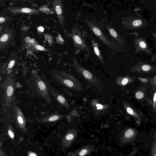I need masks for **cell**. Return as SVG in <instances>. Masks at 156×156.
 Segmentation results:
<instances>
[{
	"label": "cell",
	"instance_id": "obj_1",
	"mask_svg": "<svg viewBox=\"0 0 156 156\" xmlns=\"http://www.w3.org/2000/svg\"><path fill=\"white\" fill-rule=\"evenodd\" d=\"M30 73L29 78L25 80L29 90L47 103H51L52 99L44 79L40 76L37 70H32Z\"/></svg>",
	"mask_w": 156,
	"mask_h": 156
},
{
	"label": "cell",
	"instance_id": "obj_2",
	"mask_svg": "<svg viewBox=\"0 0 156 156\" xmlns=\"http://www.w3.org/2000/svg\"><path fill=\"white\" fill-rule=\"evenodd\" d=\"M51 77L58 84L67 88L79 90L83 85L78 79L64 71L53 70L51 73Z\"/></svg>",
	"mask_w": 156,
	"mask_h": 156
},
{
	"label": "cell",
	"instance_id": "obj_3",
	"mask_svg": "<svg viewBox=\"0 0 156 156\" xmlns=\"http://www.w3.org/2000/svg\"><path fill=\"white\" fill-rule=\"evenodd\" d=\"M15 83L14 74H9L2 79L1 87L3 92L5 107H10L12 103L15 90Z\"/></svg>",
	"mask_w": 156,
	"mask_h": 156
},
{
	"label": "cell",
	"instance_id": "obj_4",
	"mask_svg": "<svg viewBox=\"0 0 156 156\" xmlns=\"http://www.w3.org/2000/svg\"><path fill=\"white\" fill-rule=\"evenodd\" d=\"M84 21L91 31L104 44L110 49L116 51L115 43L105 34L101 28L95 22L87 19L84 20Z\"/></svg>",
	"mask_w": 156,
	"mask_h": 156
},
{
	"label": "cell",
	"instance_id": "obj_5",
	"mask_svg": "<svg viewBox=\"0 0 156 156\" xmlns=\"http://www.w3.org/2000/svg\"><path fill=\"white\" fill-rule=\"evenodd\" d=\"M20 62V59L16 52H12L8 60L1 65L0 74L3 79L9 74L13 73L17 70ZM3 77L2 78H3Z\"/></svg>",
	"mask_w": 156,
	"mask_h": 156
},
{
	"label": "cell",
	"instance_id": "obj_6",
	"mask_svg": "<svg viewBox=\"0 0 156 156\" xmlns=\"http://www.w3.org/2000/svg\"><path fill=\"white\" fill-rule=\"evenodd\" d=\"M74 48L87 51L89 55L90 52L89 47L80 28L77 25L73 26L70 34Z\"/></svg>",
	"mask_w": 156,
	"mask_h": 156
},
{
	"label": "cell",
	"instance_id": "obj_7",
	"mask_svg": "<svg viewBox=\"0 0 156 156\" xmlns=\"http://www.w3.org/2000/svg\"><path fill=\"white\" fill-rule=\"evenodd\" d=\"M16 34L14 30L10 27L2 28L1 30L0 50L1 51L9 48L15 42Z\"/></svg>",
	"mask_w": 156,
	"mask_h": 156
},
{
	"label": "cell",
	"instance_id": "obj_8",
	"mask_svg": "<svg viewBox=\"0 0 156 156\" xmlns=\"http://www.w3.org/2000/svg\"><path fill=\"white\" fill-rule=\"evenodd\" d=\"M74 67L77 73L89 83L93 85L100 83L96 76L81 65L75 58H72Z\"/></svg>",
	"mask_w": 156,
	"mask_h": 156
},
{
	"label": "cell",
	"instance_id": "obj_9",
	"mask_svg": "<svg viewBox=\"0 0 156 156\" xmlns=\"http://www.w3.org/2000/svg\"><path fill=\"white\" fill-rule=\"evenodd\" d=\"M12 104L16 128L22 132L24 133L27 132L28 129L26 127V121L25 117L22 112L16 104L14 98Z\"/></svg>",
	"mask_w": 156,
	"mask_h": 156
},
{
	"label": "cell",
	"instance_id": "obj_10",
	"mask_svg": "<svg viewBox=\"0 0 156 156\" xmlns=\"http://www.w3.org/2000/svg\"><path fill=\"white\" fill-rule=\"evenodd\" d=\"M122 25L126 29L133 30L145 27L147 22L140 18L130 16L122 19Z\"/></svg>",
	"mask_w": 156,
	"mask_h": 156
},
{
	"label": "cell",
	"instance_id": "obj_11",
	"mask_svg": "<svg viewBox=\"0 0 156 156\" xmlns=\"http://www.w3.org/2000/svg\"><path fill=\"white\" fill-rule=\"evenodd\" d=\"M49 3L54 9L61 27L65 31V15L62 0H50Z\"/></svg>",
	"mask_w": 156,
	"mask_h": 156
},
{
	"label": "cell",
	"instance_id": "obj_12",
	"mask_svg": "<svg viewBox=\"0 0 156 156\" xmlns=\"http://www.w3.org/2000/svg\"><path fill=\"white\" fill-rule=\"evenodd\" d=\"M6 10L13 14H24L31 15H39L40 12L37 9L29 7L10 6Z\"/></svg>",
	"mask_w": 156,
	"mask_h": 156
},
{
	"label": "cell",
	"instance_id": "obj_13",
	"mask_svg": "<svg viewBox=\"0 0 156 156\" xmlns=\"http://www.w3.org/2000/svg\"><path fill=\"white\" fill-rule=\"evenodd\" d=\"M130 70L132 72L137 73L150 74L156 71V67L150 64L139 62L132 67Z\"/></svg>",
	"mask_w": 156,
	"mask_h": 156
},
{
	"label": "cell",
	"instance_id": "obj_14",
	"mask_svg": "<svg viewBox=\"0 0 156 156\" xmlns=\"http://www.w3.org/2000/svg\"><path fill=\"white\" fill-rule=\"evenodd\" d=\"M44 80L47 85L48 91L50 95L61 105L68 108V105L65 98L57 90L53 87L45 80Z\"/></svg>",
	"mask_w": 156,
	"mask_h": 156
},
{
	"label": "cell",
	"instance_id": "obj_15",
	"mask_svg": "<svg viewBox=\"0 0 156 156\" xmlns=\"http://www.w3.org/2000/svg\"><path fill=\"white\" fill-rule=\"evenodd\" d=\"M105 27L110 36L119 45L123 47L125 45V42L120 34L114 27L110 25H106Z\"/></svg>",
	"mask_w": 156,
	"mask_h": 156
},
{
	"label": "cell",
	"instance_id": "obj_16",
	"mask_svg": "<svg viewBox=\"0 0 156 156\" xmlns=\"http://www.w3.org/2000/svg\"><path fill=\"white\" fill-rule=\"evenodd\" d=\"M136 50L143 51L148 54L151 53V49L148 47L145 39L142 37L136 38L134 41Z\"/></svg>",
	"mask_w": 156,
	"mask_h": 156
},
{
	"label": "cell",
	"instance_id": "obj_17",
	"mask_svg": "<svg viewBox=\"0 0 156 156\" xmlns=\"http://www.w3.org/2000/svg\"><path fill=\"white\" fill-rule=\"evenodd\" d=\"M64 117V115L56 113L47 114L37 120V122L41 123H49L56 121Z\"/></svg>",
	"mask_w": 156,
	"mask_h": 156
},
{
	"label": "cell",
	"instance_id": "obj_18",
	"mask_svg": "<svg viewBox=\"0 0 156 156\" xmlns=\"http://www.w3.org/2000/svg\"><path fill=\"white\" fill-rule=\"evenodd\" d=\"M137 134L136 130L133 128L127 129L124 132L122 136L123 141L125 143H128L133 141Z\"/></svg>",
	"mask_w": 156,
	"mask_h": 156
},
{
	"label": "cell",
	"instance_id": "obj_19",
	"mask_svg": "<svg viewBox=\"0 0 156 156\" xmlns=\"http://www.w3.org/2000/svg\"><path fill=\"white\" fill-rule=\"evenodd\" d=\"M134 79L128 76H119L115 79V83L119 86H124L133 82Z\"/></svg>",
	"mask_w": 156,
	"mask_h": 156
},
{
	"label": "cell",
	"instance_id": "obj_20",
	"mask_svg": "<svg viewBox=\"0 0 156 156\" xmlns=\"http://www.w3.org/2000/svg\"><path fill=\"white\" fill-rule=\"evenodd\" d=\"M147 89L144 86H141L136 90L135 93V96L137 100H144L146 97Z\"/></svg>",
	"mask_w": 156,
	"mask_h": 156
},
{
	"label": "cell",
	"instance_id": "obj_21",
	"mask_svg": "<svg viewBox=\"0 0 156 156\" xmlns=\"http://www.w3.org/2000/svg\"><path fill=\"white\" fill-rule=\"evenodd\" d=\"M91 42L94 49V52L102 64L104 63V61L101 54L98 49V44L97 42L93 37L91 39Z\"/></svg>",
	"mask_w": 156,
	"mask_h": 156
},
{
	"label": "cell",
	"instance_id": "obj_22",
	"mask_svg": "<svg viewBox=\"0 0 156 156\" xmlns=\"http://www.w3.org/2000/svg\"><path fill=\"white\" fill-rule=\"evenodd\" d=\"M74 137L73 134L69 132L66 134L62 139L61 144L63 147H66L69 146L72 140Z\"/></svg>",
	"mask_w": 156,
	"mask_h": 156
},
{
	"label": "cell",
	"instance_id": "obj_23",
	"mask_svg": "<svg viewBox=\"0 0 156 156\" xmlns=\"http://www.w3.org/2000/svg\"><path fill=\"white\" fill-rule=\"evenodd\" d=\"M126 108L127 112L133 117L138 119H140V116L139 114L131 106L126 105Z\"/></svg>",
	"mask_w": 156,
	"mask_h": 156
},
{
	"label": "cell",
	"instance_id": "obj_24",
	"mask_svg": "<svg viewBox=\"0 0 156 156\" xmlns=\"http://www.w3.org/2000/svg\"><path fill=\"white\" fill-rule=\"evenodd\" d=\"M8 134L10 138L12 141H14V134L13 129L10 125H8Z\"/></svg>",
	"mask_w": 156,
	"mask_h": 156
},
{
	"label": "cell",
	"instance_id": "obj_25",
	"mask_svg": "<svg viewBox=\"0 0 156 156\" xmlns=\"http://www.w3.org/2000/svg\"><path fill=\"white\" fill-rule=\"evenodd\" d=\"M148 83L153 88H156V74L152 78L148 80Z\"/></svg>",
	"mask_w": 156,
	"mask_h": 156
},
{
	"label": "cell",
	"instance_id": "obj_26",
	"mask_svg": "<svg viewBox=\"0 0 156 156\" xmlns=\"http://www.w3.org/2000/svg\"><path fill=\"white\" fill-rule=\"evenodd\" d=\"M151 155L156 156V140H154L152 144Z\"/></svg>",
	"mask_w": 156,
	"mask_h": 156
},
{
	"label": "cell",
	"instance_id": "obj_27",
	"mask_svg": "<svg viewBox=\"0 0 156 156\" xmlns=\"http://www.w3.org/2000/svg\"><path fill=\"white\" fill-rule=\"evenodd\" d=\"M35 47L38 50L41 51H47V52H51V53H55L57 54H58L57 53H55V52H53L52 51L49 50H48L46 48H45L43 46H42L39 44H36L35 45Z\"/></svg>",
	"mask_w": 156,
	"mask_h": 156
},
{
	"label": "cell",
	"instance_id": "obj_28",
	"mask_svg": "<svg viewBox=\"0 0 156 156\" xmlns=\"http://www.w3.org/2000/svg\"><path fill=\"white\" fill-rule=\"evenodd\" d=\"M154 88V90L152 106L153 112L154 113H155L156 110V88Z\"/></svg>",
	"mask_w": 156,
	"mask_h": 156
},
{
	"label": "cell",
	"instance_id": "obj_29",
	"mask_svg": "<svg viewBox=\"0 0 156 156\" xmlns=\"http://www.w3.org/2000/svg\"><path fill=\"white\" fill-rule=\"evenodd\" d=\"M10 19L8 17L1 16L0 17V23L1 25L7 22L8 20H9Z\"/></svg>",
	"mask_w": 156,
	"mask_h": 156
},
{
	"label": "cell",
	"instance_id": "obj_30",
	"mask_svg": "<svg viewBox=\"0 0 156 156\" xmlns=\"http://www.w3.org/2000/svg\"><path fill=\"white\" fill-rule=\"evenodd\" d=\"M87 149H83L81 150L79 153V155L80 156H83L85 155L87 153Z\"/></svg>",
	"mask_w": 156,
	"mask_h": 156
},
{
	"label": "cell",
	"instance_id": "obj_31",
	"mask_svg": "<svg viewBox=\"0 0 156 156\" xmlns=\"http://www.w3.org/2000/svg\"><path fill=\"white\" fill-rule=\"evenodd\" d=\"M27 155L29 156H37L36 153L34 152L29 151L27 152Z\"/></svg>",
	"mask_w": 156,
	"mask_h": 156
},
{
	"label": "cell",
	"instance_id": "obj_32",
	"mask_svg": "<svg viewBox=\"0 0 156 156\" xmlns=\"http://www.w3.org/2000/svg\"><path fill=\"white\" fill-rule=\"evenodd\" d=\"M96 105L97 107V109L98 110L102 109L103 108V106L102 105L97 104Z\"/></svg>",
	"mask_w": 156,
	"mask_h": 156
},
{
	"label": "cell",
	"instance_id": "obj_33",
	"mask_svg": "<svg viewBox=\"0 0 156 156\" xmlns=\"http://www.w3.org/2000/svg\"><path fill=\"white\" fill-rule=\"evenodd\" d=\"M24 2H31L32 0H20Z\"/></svg>",
	"mask_w": 156,
	"mask_h": 156
},
{
	"label": "cell",
	"instance_id": "obj_34",
	"mask_svg": "<svg viewBox=\"0 0 156 156\" xmlns=\"http://www.w3.org/2000/svg\"><path fill=\"white\" fill-rule=\"evenodd\" d=\"M42 28H42V27H40V28H39V30H40L41 31L42 30V31H43V29H42Z\"/></svg>",
	"mask_w": 156,
	"mask_h": 156
},
{
	"label": "cell",
	"instance_id": "obj_35",
	"mask_svg": "<svg viewBox=\"0 0 156 156\" xmlns=\"http://www.w3.org/2000/svg\"><path fill=\"white\" fill-rule=\"evenodd\" d=\"M155 2H156V0H154Z\"/></svg>",
	"mask_w": 156,
	"mask_h": 156
}]
</instances>
